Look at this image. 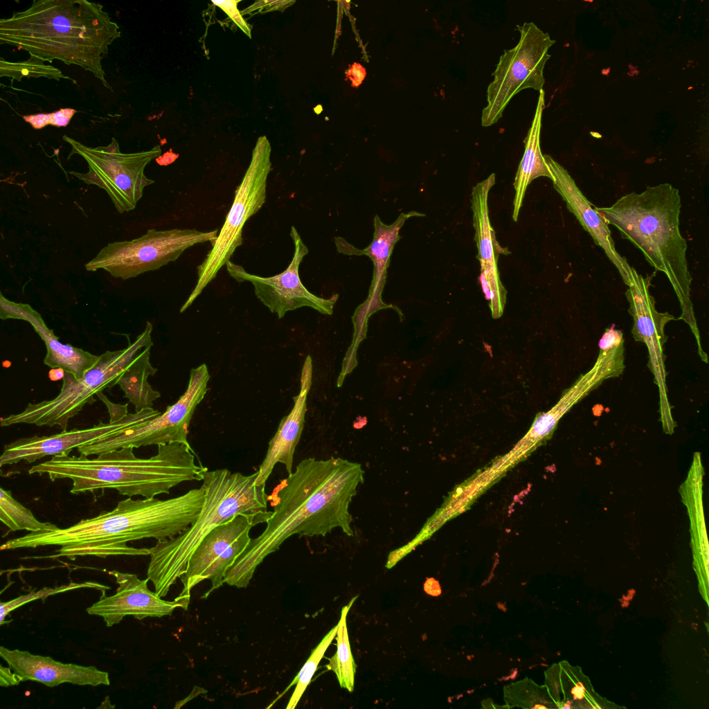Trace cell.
<instances>
[{
  "instance_id": "15",
  "label": "cell",
  "mask_w": 709,
  "mask_h": 709,
  "mask_svg": "<svg viewBox=\"0 0 709 709\" xmlns=\"http://www.w3.org/2000/svg\"><path fill=\"white\" fill-rule=\"evenodd\" d=\"M290 237L294 244V252L288 267L281 273L270 277H262L248 273L242 266L228 261L226 270L237 282L248 281L254 287L255 296L271 312L282 318L289 311L302 307H309L323 314L331 315L339 295L329 298L318 297L302 283L299 276V267L303 258L308 253L296 228L292 226Z\"/></svg>"
},
{
  "instance_id": "18",
  "label": "cell",
  "mask_w": 709,
  "mask_h": 709,
  "mask_svg": "<svg viewBox=\"0 0 709 709\" xmlns=\"http://www.w3.org/2000/svg\"><path fill=\"white\" fill-rule=\"evenodd\" d=\"M495 181V174L492 173L472 188L471 208L477 258L481 267L478 280L485 296L499 300L506 295L507 291L500 278L498 259L501 254L508 255L510 251L499 244L490 220L488 195Z\"/></svg>"
},
{
  "instance_id": "29",
  "label": "cell",
  "mask_w": 709,
  "mask_h": 709,
  "mask_svg": "<svg viewBox=\"0 0 709 709\" xmlns=\"http://www.w3.org/2000/svg\"><path fill=\"white\" fill-rule=\"evenodd\" d=\"M0 76L7 77L12 80L21 81L24 78H46L60 80L62 79L73 81L76 80L64 75L59 69L44 64L38 57L30 55L25 61L9 62L0 59Z\"/></svg>"
},
{
  "instance_id": "39",
  "label": "cell",
  "mask_w": 709,
  "mask_h": 709,
  "mask_svg": "<svg viewBox=\"0 0 709 709\" xmlns=\"http://www.w3.org/2000/svg\"><path fill=\"white\" fill-rule=\"evenodd\" d=\"M366 69L359 64H353L347 71V77L351 80L353 87H358L361 84L366 76Z\"/></svg>"
},
{
  "instance_id": "35",
  "label": "cell",
  "mask_w": 709,
  "mask_h": 709,
  "mask_svg": "<svg viewBox=\"0 0 709 709\" xmlns=\"http://www.w3.org/2000/svg\"><path fill=\"white\" fill-rule=\"evenodd\" d=\"M212 3L224 11L230 19L245 33L251 38V28L242 17L237 9V3L240 0L211 1Z\"/></svg>"
},
{
  "instance_id": "34",
  "label": "cell",
  "mask_w": 709,
  "mask_h": 709,
  "mask_svg": "<svg viewBox=\"0 0 709 709\" xmlns=\"http://www.w3.org/2000/svg\"><path fill=\"white\" fill-rule=\"evenodd\" d=\"M76 111L73 109L64 108L52 113L24 116L23 118L35 129H42L48 125L66 127Z\"/></svg>"
},
{
  "instance_id": "25",
  "label": "cell",
  "mask_w": 709,
  "mask_h": 709,
  "mask_svg": "<svg viewBox=\"0 0 709 709\" xmlns=\"http://www.w3.org/2000/svg\"><path fill=\"white\" fill-rule=\"evenodd\" d=\"M701 457L700 452H694L686 478L679 492L690 520L692 546L704 558L707 557L708 544L703 504L705 473Z\"/></svg>"
},
{
  "instance_id": "3",
  "label": "cell",
  "mask_w": 709,
  "mask_h": 709,
  "mask_svg": "<svg viewBox=\"0 0 709 709\" xmlns=\"http://www.w3.org/2000/svg\"><path fill=\"white\" fill-rule=\"evenodd\" d=\"M120 28L103 6L87 0H35L0 20V43L44 62L57 60L91 73L111 90L102 61Z\"/></svg>"
},
{
  "instance_id": "41",
  "label": "cell",
  "mask_w": 709,
  "mask_h": 709,
  "mask_svg": "<svg viewBox=\"0 0 709 709\" xmlns=\"http://www.w3.org/2000/svg\"><path fill=\"white\" fill-rule=\"evenodd\" d=\"M584 688L582 684L577 683L575 687L572 690V692L574 694L575 699H582L584 697Z\"/></svg>"
},
{
  "instance_id": "23",
  "label": "cell",
  "mask_w": 709,
  "mask_h": 709,
  "mask_svg": "<svg viewBox=\"0 0 709 709\" xmlns=\"http://www.w3.org/2000/svg\"><path fill=\"white\" fill-rule=\"evenodd\" d=\"M424 214L410 211L402 213L396 220L391 224H384L376 215L374 217L373 239L364 249H359L341 237H334V243L339 253L348 255H366L373 263V277L370 289L369 298L380 299L384 286L390 258L395 244L400 240V231L406 220L414 217H423Z\"/></svg>"
},
{
  "instance_id": "5",
  "label": "cell",
  "mask_w": 709,
  "mask_h": 709,
  "mask_svg": "<svg viewBox=\"0 0 709 709\" xmlns=\"http://www.w3.org/2000/svg\"><path fill=\"white\" fill-rule=\"evenodd\" d=\"M133 447L100 454L96 458L62 454L33 466L29 474H47L54 481H72L71 493L93 492L111 488L121 495L154 498L168 494L174 487L188 481H201L208 469L197 463L190 445H160L156 455L136 457Z\"/></svg>"
},
{
  "instance_id": "40",
  "label": "cell",
  "mask_w": 709,
  "mask_h": 709,
  "mask_svg": "<svg viewBox=\"0 0 709 709\" xmlns=\"http://www.w3.org/2000/svg\"><path fill=\"white\" fill-rule=\"evenodd\" d=\"M425 591L433 595L438 596L441 593V589L438 581L433 578L428 579L424 584Z\"/></svg>"
},
{
  "instance_id": "6",
  "label": "cell",
  "mask_w": 709,
  "mask_h": 709,
  "mask_svg": "<svg viewBox=\"0 0 709 709\" xmlns=\"http://www.w3.org/2000/svg\"><path fill=\"white\" fill-rule=\"evenodd\" d=\"M257 471L250 475L227 469L206 470L202 485L204 499L195 520L177 536L157 540L150 548L147 576L155 593L165 597L172 585L185 573L188 561L204 538L215 527L238 514L266 523L269 495L265 485H255Z\"/></svg>"
},
{
  "instance_id": "36",
  "label": "cell",
  "mask_w": 709,
  "mask_h": 709,
  "mask_svg": "<svg viewBox=\"0 0 709 709\" xmlns=\"http://www.w3.org/2000/svg\"><path fill=\"white\" fill-rule=\"evenodd\" d=\"M291 3L287 1H256L253 4L243 10L241 14L242 15L250 14L255 11L256 12L265 13L273 10H282Z\"/></svg>"
},
{
  "instance_id": "14",
  "label": "cell",
  "mask_w": 709,
  "mask_h": 709,
  "mask_svg": "<svg viewBox=\"0 0 709 709\" xmlns=\"http://www.w3.org/2000/svg\"><path fill=\"white\" fill-rule=\"evenodd\" d=\"M261 521L246 514L236 515L219 524L201 541L190 557L186 571L179 578L183 588L179 595H190L191 589L204 580L211 587L204 598L224 583L226 571L249 544L250 531Z\"/></svg>"
},
{
  "instance_id": "31",
  "label": "cell",
  "mask_w": 709,
  "mask_h": 709,
  "mask_svg": "<svg viewBox=\"0 0 709 709\" xmlns=\"http://www.w3.org/2000/svg\"><path fill=\"white\" fill-rule=\"evenodd\" d=\"M82 588H91L100 590L102 592H105V590L109 589V586H105L102 584L92 582H84L83 583H75L72 582L68 584L62 585L55 588H43L38 591H33L26 595H21L15 599L10 601L1 602L0 603V624H6L5 619L6 616L15 609L19 607L24 605L32 601L45 598L49 595H53L60 593H64L71 590Z\"/></svg>"
},
{
  "instance_id": "21",
  "label": "cell",
  "mask_w": 709,
  "mask_h": 709,
  "mask_svg": "<svg viewBox=\"0 0 709 709\" xmlns=\"http://www.w3.org/2000/svg\"><path fill=\"white\" fill-rule=\"evenodd\" d=\"M312 377V361L311 357L307 356L301 371L300 393L294 397L292 409L282 418L276 433L269 442L265 457L257 471L255 485H265L278 463L285 465L288 474L292 473L295 450L304 428Z\"/></svg>"
},
{
  "instance_id": "13",
  "label": "cell",
  "mask_w": 709,
  "mask_h": 709,
  "mask_svg": "<svg viewBox=\"0 0 709 709\" xmlns=\"http://www.w3.org/2000/svg\"><path fill=\"white\" fill-rule=\"evenodd\" d=\"M653 276H643L633 268L625 295L634 321L631 334L635 341L644 343L648 350L647 366L658 389L660 421L664 432L671 435L674 431L676 422L667 397L664 353L667 337L665 327L675 317L667 312L657 311L654 298L649 291Z\"/></svg>"
},
{
  "instance_id": "1",
  "label": "cell",
  "mask_w": 709,
  "mask_h": 709,
  "mask_svg": "<svg viewBox=\"0 0 709 709\" xmlns=\"http://www.w3.org/2000/svg\"><path fill=\"white\" fill-rule=\"evenodd\" d=\"M364 482L358 463L339 457L302 460L269 495L273 510L265 529L226 571L224 583L246 588L258 566L293 535L325 537L339 528L353 537L350 505Z\"/></svg>"
},
{
  "instance_id": "28",
  "label": "cell",
  "mask_w": 709,
  "mask_h": 709,
  "mask_svg": "<svg viewBox=\"0 0 709 709\" xmlns=\"http://www.w3.org/2000/svg\"><path fill=\"white\" fill-rule=\"evenodd\" d=\"M0 519L11 531L30 532L54 530L57 526L37 520L32 512L12 496L10 491L0 489Z\"/></svg>"
},
{
  "instance_id": "9",
  "label": "cell",
  "mask_w": 709,
  "mask_h": 709,
  "mask_svg": "<svg viewBox=\"0 0 709 709\" xmlns=\"http://www.w3.org/2000/svg\"><path fill=\"white\" fill-rule=\"evenodd\" d=\"M62 138L71 147L68 159L73 154L80 155L89 168L86 173H69L88 185L105 190L119 213L134 210L145 188L154 183L144 171L153 159L161 155L159 145L148 150L125 154L120 152L115 138L108 145L96 147H88L66 135Z\"/></svg>"
},
{
  "instance_id": "7",
  "label": "cell",
  "mask_w": 709,
  "mask_h": 709,
  "mask_svg": "<svg viewBox=\"0 0 709 709\" xmlns=\"http://www.w3.org/2000/svg\"><path fill=\"white\" fill-rule=\"evenodd\" d=\"M152 332V325L147 321L143 332L134 341H129L123 349L107 350L100 354L97 364L80 378L64 373L61 390L55 397L29 403L23 411L1 418V426L57 425L62 431L66 430L71 418L78 415L86 404L93 403L97 393L116 385L119 376L133 359L143 348L153 345Z\"/></svg>"
},
{
  "instance_id": "32",
  "label": "cell",
  "mask_w": 709,
  "mask_h": 709,
  "mask_svg": "<svg viewBox=\"0 0 709 709\" xmlns=\"http://www.w3.org/2000/svg\"><path fill=\"white\" fill-rule=\"evenodd\" d=\"M532 680L526 679L511 684L505 688V699L510 706L530 708H547L548 703L544 690Z\"/></svg>"
},
{
  "instance_id": "37",
  "label": "cell",
  "mask_w": 709,
  "mask_h": 709,
  "mask_svg": "<svg viewBox=\"0 0 709 709\" xmlns=\"http://www.w3.org/2000/svg\"><path fill=\"white\" fill-rule=\"evenodd\" d=\"M96 396L106 405L109 414V421L116 422L125 418L128 414V404H115L108 400L102 392Z\"/></svg>"
},
{
  "instance_id": "12",
  "label": "cell",
  "mask_w": 709,
  "mask_h": 709,
  "mask_svg": "<svg viewBox=\"0 0 709 709\" xmlns=\"http://www.w3.org/2000/svg\"><path fill=\"white\" fill-rule=\"evenodd\" d=\"M210 374L205 364L192 368L186 391L165 411L137 428L78 449L80 456H89L123 447L181 443L190 445L188 427L196 407L208 391Z\"/></svg>"
},
{
  "instance_id": "19",
  "label": "cell",
  "mask_w": 709,
  "mask_h": 709,
  "mask_svg": "<svg viewBox=\"0 0 709 709\" xmlns=\"http://www.w3.org/2000/svg\"><path fill=\"white\" fill-rule=\"evenodd\" d=\"M545 157L553 176L554 188L566 202L569 211L606 253L625 284L628 285L633 267L617 251L608 225L595 210L568 171L551 156L545 154Z\"/></svg>"
},
{
  "instance_id": "11",
  "label": "cell",
  "mask_w": 709,
  "mask_h": 709,
  "mask_svg": "<svg viewBox=\"0 0 709 709\" xmlns=\"http://www.w3.org/2000/svg\"><path fill=\"white\" fill-rule=\"evenodd\" d=\"M516 28L519 41L500 56L487 87V105L481 115L485 127L498 122L510 100L521 91L543 90L544 69L550 57L548 51L555 41L533 22H524Z\"/></svg>"
},
{
  "instance_id": "26",
  "label": "cell",
  "mask_w": 709,
  "mask_h": 709,
  "mask_svg": "<svg viewBox=\"0 0 709 709\" xmlns=\"http://www.w3.org/2000/svg\"><path fill=\"white\" fill-rule=\"evenodd\" d=\"M151 347L143 348L124 369L116 384L134 406L135 412L152 408L153 402L161 397L147 382L149 376L154 375L157 368L150 362Z\"/></svg>"
},
{
  "instance_id": "16",
  "label": "cell",
  "mask_w": 709,
  "mask_h": 709,
  "mask_svg": "<svg viewBox=\"0 0 709 709\" xmlns=\"http://www.w3.org/2000/svg\"><path fill=\"white\" fill-rule=\"evenodd\" d=\"M161 413L152 408L129 413L123 419L102 422L92 427L44 436L21 438L4 446L0 457V466L12 465L24 460L34 463L47 456L69 455L74 449L96 443L141 427Z\"/></svg>"
},
{
  "instance_id": "2",
  "label": "cell",
  "mask_w": 709,
  "mask_h": 709,
  "mask_svg": "<svg viewBox=\"0 0 709 709\" xmlns=\"http://www.w3.org/2000/svg\"><path fill=\"white\" fill-rule=\"evenodd\" d=\"M204 499L201 486L168 499L129 497L116 507L98 516L82 519L66 528L33 532L9 539L1 550L46 546H60L51 557L93 555H150V548H136L127 542L145 538L164 540L187 528L197 518Z\"/></svg>"
},
{
  "instance_id": "24",
  "label": "cell",
  "mask_w": 709,
  "mask_h": 709,
  "mask_svg": "<svg viewBox=\"0 0 709 709\" xmlns=\"http://www.w3.org/2000/svg\"><path fill=\"white\" fill-rule=\"evenodd\" d=\"M544 91L541 90L531 126L523 141L525 150L513 183L515 195L513 200L512 217L514 222L518 220L526 189L531 181L540 177L553 179L545 155L541 153L540 147V132L542 112L544 107Z\"/></svg>"
},
{
  "instance_id": "8",
  "label": "cell",
  "mask_w": 709,
  "mask_h": 709,
  "mask_svg": "<svg viewBox=\"0 0 709 709\" xmlns=\"http://www.w3.org/2000/svg\"><path fill=\"white\" fill-rule=\"evenodd\" d=\"M271 150L267 137L260 136L253 150L249 165L235 190L233 201L223 226L211 243V249L197 267V283L180 308V313L193 303L242 244L245 223L266 201L267 179L271 170Z\"/></svg>"
},
{
  "instance_id": "22",
  "label": "cell",
  "mask_w": 709,
  "mask_h": 709,
  "mask_svg": "<svg viewBox=\"0 0 709 709\" xmlns=\"http://www.w3.org/2000/svg\"><path fill=\"white\" fill-rule=\"evenodd\" d=\"M0 318L20 319L29 323L46 345L44 364L51 368H60L77 378L95 366L100 355L60 341L52 329L48 327L40 314L30 305L16 303L0 293Z\"/></svg>"
},
{
  "instance_id": "17",
  "label": "cell",
  "mask_w": 709,
  "mask_h": 709,
  "mask_svg": "<svg viewBox=\"0 0 709 709\" xmlns=\"http://www.w3.org/2000/svg\"><path fill=\"white\" fill-rule=\"evenodd\" d=\"M109 573L118 584L116 593L105 596L103 593L98 602L87 609L88 614L102 617L107 627L119 623L127 616L142 620L170 615L179 607L188 609L190 595H179L174 600L167 601L148 589V578L141 580L135 574L115 570Z\"/></svg>"
},
{
  "instance_id": "27",
  "label": "cell",
  "mask_w": 709,
  "mask_h": 709,
  "mask_svg": "<svg viewBox=\"0 0 709 709\" xmlns=\"http://www.w3.org/2000/svg\"><path fill=\"white\" fill-rule=\"evenodd\" d=\"M356 598L357 597L353 598L341 609V618L337 624L338 629L335 637L336 640V652L334 656L329 658V663L326 665L329 670L335 673L340 686L345 688L349 692H352L354 689L356 664L351 652L346 625V616Z\"/></svg>"
},
{
  "instance_id": "30",
  "label": "cell",
  "mask_w": 709,
  "mask_h": 709,
  "mask_svg": "<svg viewBox=\"0 0 709 709\" xmlns=\"http://www.w3.org/2000/svg\"><path fill=\"white\" fill-rule=\"evenodd\" d=\"M337 629L338 625L331 629L330 631L323 637L318 646L312 651L310 656L308 658L298 674L285 691L286 692L294 684H296L295 690L286 707L287 709H294L296 706L307 685L310 683L312 678L317 669L318 665L323 657L325 651L333 639L336 637Z\"/></svg>"
},
{
  "instance_id": "4",
  "label": "cell",
  "mask_w": 709,
  "mask_h": 709,
  "mask_svg": "<svg viewBox=\"0 0 709 709\" xmlns=\"http://www.w3.org/2000/svg\"><path fill=\"white\" fill-rule=\"evenodd\" d=\"M681 207L678 189L670 183L647 187L640 193L631 192L609 207H594L607 223L644 254L656 271L664 273L679 301L682 319L690 328L698 354L704 350L690 299L692 277L686 257L687 242L681 234Z\"/></svg>"
},
{
  "instance_id": "38",
  "label": "cell",
  "mask_w": 709,
  "mask_h": 709,
  "mask_svg": "<svg viewBox=\"0 0 709 709\" xmlns=\"http://www.w3.org/2000/svg\"><path fill=\"white\" fill-rule=\"evenodd\" d=\"M21 682L17 675L8 667H3L0 665V685L1 687H9L17 685Z\"/></svg>"
},
{
  "instance_id": "33",
  "label": "cell",
  "mask_w": 709,
  "mask_h": 709,
  "mask_svg": "<svg viewBox=\"0 0 709 709\" xmlns=\"http://www.w3.org/2000/svg\"><path fill=\"white\" fill-rule=\"evenodd\" d=\"M624 336L622 331L616 329L615 324L607 327L600 338L598 347L601 353L616 364L625 366Z\"/></svg>"
},
{
  "instance_id": "20",
  "label": "cell",
  "mask_w": 709,
  "mask_h": 709,
  "mask_svg": "<svg viewBox=\"0 0 709 709\" xmlns=\"http://www.w3.org/2000/svg\"><path fill=\"white\" fill-rule=\"evenodd\" d=\"M0 656L21 681H33L48 687L64 683L79 685H109L107 672L94 666L63 663L49 656H44L19 649L0 647Z\"/></svg>"
},
{
  "instance_id": "10",
  "label": "cell",
  "mask_w": 709,
  "mask_h": 709,
  "mask_svg": "<svg viewBox=\"0 0 709 709\" xmlns=\"http://www.w3.org/2000/svg\"><path fill=\"white\" fill-rule=\"evenodd\" d=\"M219 231L192 228L156 230L150 228L132 240L110 242L85 264L87 271H107L123 280L160 269L177 260L195 244L213 242Z\"/></svg>"
}]
</instances>
